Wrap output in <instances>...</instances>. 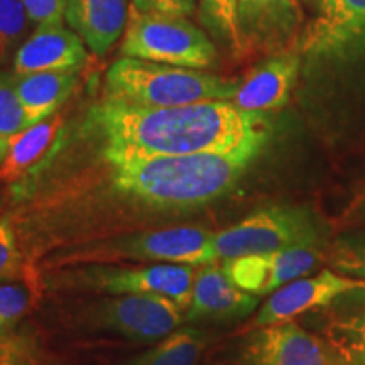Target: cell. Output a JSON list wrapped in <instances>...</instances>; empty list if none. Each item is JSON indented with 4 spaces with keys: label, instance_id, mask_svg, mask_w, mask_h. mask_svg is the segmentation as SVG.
<instances>
[{
    "label": "cell",
    "instance_id": "cell-10",
    "mask_svg": "<svg viewBox=\"0 0 365 365\" xmlns=\"http://www.w3.org/2000/svg\"><path fill=\"white\" fill-rule=\"evenodd\" d=\"M365 287V279H355L325 269L317 276L299 277L269 296L254 319V327H267L291 322L307 312L328 307L350 291Z\"/></svg>",
    "mask_w": 365,
    "mask_h": 365
},
{
    "label": "cell",
    "instance_id": "cell-14",
    "mask_svg": "<svg viewBox=\"0 0 365 365\" xmlns=\"http://www.w3.org/2000/svg\"><path fill=\"white\" fill-rule=\"evenodd\" d=\"M317 313L318 335L340 364L365 365V287L340 296Z\"/></svg>",
    "mask_w": 365,
    "mask_h": 365
},
{
    "label": "cell",
    "instance_id": "cell-11",
    "mask_svg": "<svg viewBox=\"0 0 365 365\" xmlns=\"http://www.w3.org/2000/svg\"><path fill=\"white\" fill-rule=\"evenodd\" d=\"M65 130V115L56 112L14 135L0 163V182L16 186L38 176L61 149Z\"/></svg>",
    "mask_w": 365,
    "mask_h": 365
},
{
    "label": "cell",
    "instance_id": "cell-3",
    "mask_svg": "<svg viewBox=\"0 0 365 365\" xmlns=\"http://www.w3.org/2000/svg\"><path fill=\"white\" fill-rule=\"evenodd\" d=\"M237 81L191 68L122 56L105 75V98L132 107L166 108L232 100Z\"/></svg>",
    "mask_w": 365,
    "mask_h": 365
},
{
    "label": "cell",
    "instance_id": "cell-7",
    "mask_svg": "<svg viewBox=\"0 0 365 365\" xmlns=\"http://www.w3.org/2000/svg\"><path fill=\"white\" fill-rule=\"evenodd\" d=\"M78 327L134 344H156L182 325L185 309L166 296L103 294L73 313Z\"/></svg>",
    "mask_w": 365,
    "mask_h": 365
},
{
    "label": "cell",
    "instance_id": "cell-15",
    "mask_svg": "<svg viewBox=\"0 0 365 365\" xmlns=\"http://www.w3.org/2000/svg\"><path fill=\"white\" fill-rule=\"evenodd\" d=\"M298 71V54H276L244 76V80L237 85L232 102L247 112L264 113L281 108L289 100Z\"/></svg>",
    "mask_w": 365,
    "mask_h": 365
},
{
    "label": "cell",
    "instance_id": "cell-30",
    "mask_svg": "<svg viewBox=\"0 0 365 365\" xmlns=\"http://www.w3.org/2000/svg\"><path fill=\"white\" fill-rule=\"evenodd\" d=\"M352 213L359 217H365V193L360 196V198L355 202V205L352 207Z\"/></svg>",
    "mask_w": 365,
    "mask_h": 365
},
{
    "label": "cell",
    "instance_id": "cell-8",
    "mask_svg": "<svg viewBox=\"0 0 365 365\" xmlns=\"http://www.w3.org/2000/svg\"><path fill=\"white\" fill-rule=\"evenodd\" d=\"M232 362L240 365H341L318 333L291 322L255 327L237 344Z\"/></svg>",
    "mask_w": 365,
    "mask_h": 365
},
{
    "label": "cell",
    "instance_id": "cell-1",
    "mask_svg": "<svg viewBox=\"0 0 365 365\" xmlns=\"http://www.w3.org/2000/svg\"><path fill=\"white\" fill-rule=\"evenodd\" d=\"M85 129L108 163L188 154H259L269 139V120L232 100L145 108L117 102L93 105Z\"/></svg>",
    "mask_w": 365,
    "mask_h": 365
},
{
    "label": "cell",
    "instance_id": "cell-22",
    "mask_svg": "<svg viewBox=\"0 0 365 365\" xmlns=\"http://www.w3.org/2000/svg\"><path fill=\"white\" fill-rule=\"evenodd\" d=\"M36 271L22 252L16 227L9 215H0V282L27 281L36 286Z\"/></svg>",
    "mask_w": 365,
    "mask_h": 365
},
{
    "label": "cell",
    "instance_id": "cell-12",
    "mask_svg": "<svg viewBox=\"0 0 365 365\" xmlns=\"http://www.w3.org/2000/svg\"><path fill=\"white\" fill-rule=\"evenodd\" d=\"M86 61L83 39L63 21L43 22L19 46L14 56V75L39 71H78Z\"/></svg>",
    "mask_w": 365,
    "mask_h": 365
},
{
    "label": "cell",
    "instance_id": "cell-26",
    "mask_svg": "<svg viewBox=\"0 0 365 365\" xmlns=\"http://www.w3.org/2000/svg\"><path fill=\"white\" fill-rule=\"evenodd\" d=\"M27 11L22 0H0V65L7 61L26 33Z\"/></svg>",
    "mask_w": 365,
    "mask_h": 365
},
{
    "label": "cell",
    "instance_id": "cell-19",
    "mask_svg": "<svg viewBox=\"0 0 365 365\" xmlns=\"http://www.w3.org/2000/svg\"><path fill=\"white\" fill-rule=\"evenodd\" d=\"M17 97L26 115V127L56 113L78 85V71H39L14 75Z\"/></svg>",
    "mask_w": 365,
    "mask_h": 365
},
{
    "label": "cell",
    "instance_id": "cell-21",
    "mask_svg": "<svg viewBox=\"0 0 365 365\" xmlns=\"http://www.w3.org/2000/svg\"><path fill=\"white\" fill-rule=\"evenodd\" d=\"M200 19L232 53L244 54L239 26V0H200Z\"/></svg>",
    "mask_w": 365,
    "mask_h": 365
},
{
    "label": "cell",
    "instance_id": "cell-18",
    "mask_svg": "<svg viewBox=\"0 0 365 365\" xmlns=\"http://www.w3.org/2000/svg\"><path fill=\"white\" fill-rule=\"evenodd\" d=\"M127 0H68L65 19L95 54H105L124 33Z\"/></svg>",
    "mask_w": 365,
    "mask_h": 365
},
{
    "label": "cell",
    "instance_id": "cell-24",
    "mask_svg": "<svg viewBox=\"0 0 365 365\" xmlns=\"http://www.w3.org/2000/svg\"><path fill=\"white\" fill-rule=\"evenodd\" d=\"M333 269L355 279H365V234L341 235L325 250Z\"/></svg>",
    "mask_w": 365,
    "mask_h": 365
},
{
    "label": "cell",
    "instance_id": "cell-5",
    "mask_svg": "<svg viewBox=\"0 0 365 365\" xmlns=\"http://www.w3.org/2000/svg\"><path fill=\"white\" fill-rule=\"evenodd\" d=\"M323 220L307 207L272 205L254 210L234 225L213 237L218 261L242 255L274 252V250L325 244Z\"/></svg>",
    "mask_w": 365,
    "mask_h": 365
},
{
    "label": "cell",
    "instance_id": "cell-33",
    "mask_svg": "<svg viewBox=\"0 0 365 365\" xmlns=\"http://www.w3.org/2000/svg\"><path fill=\"white\" fill-rule=\"evenodd\" d=\"M31 365H46V364H39L38 360H36V362H34V364H31Z\"/></svg>",
    "mask_w": 365,
    "mask_h": 365
},
{
    "label": "cell",
    "instance_id": "cell-4",
    "mask_svg": "<svg viewBox=\"0 0 365 365\" xmlns=\"http://www.w3.org/2000/svg\"><path fill=\"white\" fill-rule=\"evenodd\" d=\"M195 266L185 264H80L54 269L48 286L53 289L93 294H158L188 309Z\"/></svg>",
    "mask_w": 365,
    "mask_h": 365
},
{
    "label": "cell",
    "instance_id": "cell-2",
    "mask_svg": "<svg viewBox=\"0 0 365 365\" xmlns=\"http://www.w3.org/2000/svg\"><path fill=\"white\" fill-rule=\"evenodd\" d=\"M213 232L196 225H168L143 228L108 239H95L54 252L46 269H59L80 264H185L207 266L217 262Z\"/></svg>",
    "mask_w": 365,
    "mask_h": 365
},
{
    "label": "cell",
    "instance_id": "cell-20",
    "mask_svg": "<svg viewBox=\"0 0 365 365\" xmlns=\"http://www.w3.org/2000/svg\"><path fill=\"white\" fill-rule=\"evenodd\" d=\"M210 341L212 335L207 330L178 327L148 350L125 359L118 365H198Z\"/></svg>",
    "mask_w": 365,
    "mask_h": 365
},
{
    "label": "cell",
    "instance_id": "cell-31",
    "mask_svg": "<svg viewBox=\"0 0 365 365\" xmlns=\"http://www.w3.org/2000/svg\"><path fill=\"white\" fill-rule=\"evenodd\" d=\"M333 2H335V0H322V14L327 12L328 9L333 6Z\"/></svg>",
    "mask_w": 365,
    "mask_h": 365
},
{
    "label": "cell",
    "instance_id": "cell-28",
    "mask_svg": "<svg viewBox=\"0 0 365 365\" xmlns=\"http://www.w3.org/2000/svg\"><path fill=\"white\" fill-rule=\"evenodd\" d=\"M31 22L43 24V22L63 21L66 12L68 0H22Z\"/></svg>",
    "mask_w": 365,
    "mask_h": 365
},
{
    "label": "cell",
    "instance_id": "cell-23",
    "mask_svg": "<svg viewBox=\"0 0 365 365\" xmlns=\"http://www.w3.org/2000/svg\"><path fill=\"white\" fill-rule=\"evenodd\" d=\"M26 129V115L17 97L14 75L0 71V163L14 135Z\"/></svg>",
    "mask_w": 365,
    "mask_h": 365
},
{
    "label": "cell",
    "instance_id": "cell-9",
    "mask_svg": "<svg viewBox=\"0 0 365 365\" xmlns=\"http://www.w3.org/2000/svg\"><path fill=\"white\" fill-rule=\"evenodd\" d=\"M322 261H325L322 245H304L228 259L222 269L237 287L261 298L307 276Z\"/></svg>",
    "mask_w": 365,
    "mask_h": 365
},
{
    "label": "cell",
    "instance_id": "cell-25",
    "mask_svg": "<svg viewBox=\"0 0 365 365\" xmlns=\"http://www.w3.org/2000/svg\"><path fill=\"white\" fill-rule=\"evenodd\" d=\"M33 289H36L34 284L27 281L0 282V331L19 327L31 307Z\"/></svg>",
    "mask_w": 365,
    "mask_h": 365
},
{
    "label": "cell",
    "instance_id": "cell-16",
    "mask_svg": "<svg viewBox=\"0 0 365 365\" xmlns=\"http://www.w3.org/2000/svg\"><path fill=\"white\" fill-rule=\"evenodd\" d=\"M299 22L296 0H239V26L244 53L279 49Z\"/></svg>",
    "mask_w": 365,
    "mask_h": 365
},
{
    "label": "cell",
    "instance_id": "cell-32",
    "mask_svg": "<svg viewBox=\"0 0 365 365\" xmlns=\"http://www.w3.org/2000/svg\"><path fill=\"white\" fill-rule=\"evenodd\" d=\"M213 365H240V364H234V362H232V364H227V362H220V364H213Z\"/></svg>",
    "mask_w": 365,
    "mask_h": 365
},
{
    "label": "cell",
    "instance_id": "cell-6",
    "mask_svg": "<svg viewBox=\"0 0 365 365\" xmlns=\"http://www.w3.org/2000/svg\"><path fill=\"white\" fill-rule=\"evenodd\" d=\"M120 53L191 70H205L217 61L215 44L188 17L140 12L134 6L129 7Z\"/></svg>",
    "mask_w": 365,
    "mask_h": 365
},
{
    "label": "cell",
    "instance_id": "cell-13",
    "mask_svg": "<svg viewBox=\"0 0 365 365\" xmlns=\"http://www.w3.org/2000/svg\"><path fill=\"white\" fill-rule=\"evenodd\" d=\"M259 307V296L245 293L227 277L217 262L196 271L186 323L232 322L247 317Z\"/></svg>",
    "mask_w": 365,
    "mask_h": 365
},
{
    "label": "cell",
    "instance_id": "cell-29",
    "mask_svg": "<svg viewBox=\"0 0 365 365\" xmlns=\"http://www.w3.org/2000/svg\"><path fill=\"white\" fill-rule=\"evenodd\" d=\"M132 6L140 12L190 17L196 11V0H132Z\"/></svg>",
    "mask_w": 365,
    "mask_h": 365
},
{
    "label": "cell",
    "instance_id": "cell-17",
    "mask_svg": "<svg viewBox=\"0 0 365 365\" xmlns=\"http://www.w3.org/2000/svg\"><path fill=\"white\" fill-rule=\"evenodd\" d=\"M365 36V0H335L319 14L301 49L312 56H336L349 51Z\"/></svg>",
    "mask_w": 365,
    "mask_h": 365
},
{
    "label": "cell",
    "instance_id": "cell-27",
    "mask_svg": "<svg viewBox=\"0 0 365 365\" xmlns=\"http://www.w3.org/2000/svg\"><path fill=\"white\" fill-rule=\"evenodd\" d=\"M38 341L29 330L0 331V365H31L36 362Z\"/></svg>",
    "mask_w": 365,
    "mask_h": 365
}]
</instances>
